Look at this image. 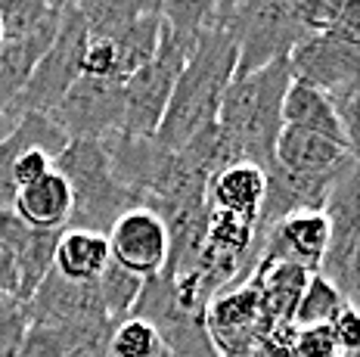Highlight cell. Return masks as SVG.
<instances>
[{"instance_id":"obj_29","label":"cell","mask_w":360,"mask_h":357,"mask_svg":"<svg viewBox=\"0 0 360 357\" xmlns=\"http://www.w3.org/2000/svg\"><path fill=\"white\" fill-rule=\"evenodd\" d=\"M50 10H53L50 0H0V25H4L6 41L34 28Z\"/></svg>"},{"instance_id":"obj_11","label":"cell","mask_w":360,"mask_h":357,"mask_svg":"<svg viewBox=\"0 0 360 357\" xmlns=\"http://www.w3.org/2000/svg\"><path fill=\"white\" fill-rule=\"evenodd\" d=\"M292 78L307 81L317 91L335 93L360 84V47L333 38L329 32H307L289 53Z\"/></svg>"},{"instance_id":"obj_37","label":"cell","mask_w":360,"mask_h":357,"mask_svg":"<svg viewBox=\"0 0 360 357\" xmlns=\"http://www.w3.org/2000/svg\"><path fill=\"white\" fill-rule=\"evenodd\" d=\"M19 115H22V112H16V109H13L10 103H6V106H0V140H4L13 128H16Z\"/></svg>"},{"instance_id":"obj_19","label":"cell","mask_w":360,"mask_h":357,"mask_svg":"<svg viewBox=\"0 0 360 357\" xmlns=\"http://www.w3.org/2000/svg\"><path fill=\"white\" fill-rule=\"evenodd\" d=\"M283 128H298V131H311L320 134V137L333 140V143L345 146V150H354L357 146L351 143V137L345 134L339 115H335L333 103L323 91H317L307 81L292 78L286 96H283Z\"/></svg>"},{"instance_id":"obj_36","label":"cell","mask_w":360,"mask_h":357,"mask_svg":"<svg viewBox=\"0 0 360 357\" xmlns=\"http://www.w3.org/2000/svg\"><path fill=\"white\" fill-rule=\"evenodd\" d=\"M0 301H16V267L4 249H0Z\"/></svg>"},{"instance_id":"obj_35","label":"cell","mask_w":360,"mask_h":357,"mask_svg":"<svg viewBox=\"0 0 360 357\" xmlns=\"http://www.w3.org/2000/svg\"><path fill=\"white\" fill-rule=\"evenodd\" d=\"M329 34H333V38H339V41H345V44H354V47H360V0H348V4L342 6L339 19L333 22Z\"/></svg>"},{"instance_id":"obj_12","label":"cell","mask_w":360,"mask_h":357,"mask_svg":"<svg viewBox=\"0 0 360 357\" xmlns=\"http://www.w3.org/2000/svg\"><path fill=\"white\" fill-rule=\"evenodd\" d=\"M351 165H354V162H351ZM348 168H342L339 174H323V177L292 174V171L276 165V162L270 168H264V199H261L258 218H255V240L264 242L267 230L276 227L283 218H289V214L323 212V202H326L329 190H333V183L339 181Z\"/></svg>"},{"instance_id":"obj_21","label":"cell","mask_w":360,"mask_h":357,"mask_svg":"<svg viewBox=\"0 0 360 357\" xmlns=\"http://www.w3.org/2000/svg\"><path fill=\"white\" fill-rule=\"evenodd\" d=\"M261 199H264V171L245 165V162L217 171L208 183V205L217 212H230L255 221Z\"/></svg>"},{"instance_id":"obj_24","label":"cell","mask_w":360,"mask_h":357,"mask_svg":"<svg viewBox=\"0 0 360 357\" xmlns=\"http://www.w3.org/2000/svg\"><path fill=\"white\" fill-rule=\"evenodd\" d=\"M72 6L84 19L90 41L112 38L146 13H159V0H72Z\"/></svg>"},{"instance_id":"obj_42","label":"cell","mask_w":360,"mask_h":357,"mask_svg":"<svg viewBox=\"0 0 360 357\" xmlns=\"http://www.w3.org/2000/svg\"><path fill=\"white\" fill-rule=\"evenodd\" d=\"M295 4H298V0H295Z\"/></svg>"},{"instance_id":"obj_17","label":"cell","mask_w":360,"mask_h":357,"mask_svg":"<svg viewBox=\"0 0 360 357\" xmlns=\"http://www.w3.org/2000/svg\"><path fill=\"white\" fill-rule=\"evenodd\" d=\"M311 273L298 264L289 261H258L252 273V283L258 289V308L264 330H276V326H292V314L295 304L302 299ZM264 332V336H267Z\"/></svg>"},{"instance_id":"obj_3","label":"cell","mask_w":360,"mask_h":357,"mask_svg":"<svg viewBox=\"0 0 360 357\" xmlns=\"http://www.w3.org/2000/svg\"><path fill=\"white\" fill-rule=\"evenodd\" d=\"M53 171L72 190V214L65 230H90L106 236L122 214L143 208L140 199L112 177L103 140H69L53 159Z\"/></svg>"},{"instance_id":"obj_4","label":"cell","mask_w":360,"mask_h":357,"mask_svg":"<svg viewBox=\"0 0 360 357\" xmlns=\"http://www.w3.org/2000/svg\"><path fill=\"white\" fill-rule=\"evenodd\" d=\"M217 25L227 28L236 44L233 75H249L276 59H289L295 44L307 34L295 0H249Z\"/></svg>"},{"instance_id":"obj_7","label":"cell","mask_w":360,"mask_h":357,"mask_svg":"<svg viewBox=\"0 0 360 357\" xmlns=\"http://www.w3.org/2000/svg\"><path fill=\"white\" fill-rule=\"evenodd\" d=\"M84 50H87L84 19L78 16V10H75L72 4H65L63 10H59V32H56L53 44H50V50L41 56V63L34 65L25 87H22L19 96L10 106L16 109V112H50L65 96V91L84 75V72H81Z\"/></svg>"},{"instance_id":"obj_33","label":"cell","mask_w":360,"mask_h":357,"mask_svg":"<svg viewBox=\"0 0 360 357\" xmlns=\"http://www.w3.org/2000/svg\"><path fill=\"white\" fill-rule=\"evenodd\" d=\"M329 332H333L335 345L339 351L348 357V354H357V345H360V317H357V308L345 304L339 311V317L329 323Z\"/></svg>"},{"instance_id":"obj_6","label":"cell","mask_w":360,"mask_h":357,"mask_svg":"<svg viewBox=\"0 0 360 357\" xmlns=\"http://www.w3.org/2000/svg\"><path fill=\"white\" fill-rule=\"evenodd\" d=\"M193 44L180 41L168 28H162L159 50L153 53V59L122 84V96H124L122 134H131V137H155L165 109H168L171 91L177 84V75L184 72L186 59H190Z\"/></svg>"},{"instance_id":"obj_28","label":"cell","mask_w":360,"mask_h":357,"mask_svg":"<svg viewBox=\"0 0 360 357\" xmlns=\"http://www.w3.org/2000/svg\"><path fill=\"white\" fill-rule=\"evenodd\" d=\"M106 357H171L159 332L140 317H124L112 326Z\"/></svg>"},{"instance_id":"obj_41","label":"cell","mask_w":360,"mask_h":357,"mask_svg":"<svg viewBox=\"0 0 360 357\" xmlns=\"http://www.w3.org/2000/svg\"><path fill=\"white\" fill-rule=\"evenodd\" d=\"M348 357H357V354H348Z\"/></svg>"},{"instance_id":"obj_16","label":"cell","mask_w":360,"mask_h":357,"mask_svg":"<svg viewBox=\"0 0 360 357\" xmlns=\"http://www.w3.org/2000/svg\"><path fill=\"white\" fill-rule=\"evenodd\" d=\"M274 162L280 168L292 171V174L323 177V174H339L342 168L357 162V152L345 150V146L320 137V134L283 128L274 146Z\"/></svg>"},{"instance_id":"obj_31","label":"cell","mask_w":360,"mask_h":357,"mask_svg":"<svg viewBox=\"0 0 360 357\" xmlns=\"http://www.w3.org/2000/svg\"><path fill=\"white\" fill-rule=\"evenodd\" d=\"M348 0H298V19L307 32H329Z\"/></svg>"},{"instance_id":"obj_8","label":"cell","mask_w":360,"mask_h":357,"mask_svg":"<svg viewBox=\"0 0 360 357\" xmlns=\"http://www.w3.org/2000/svg\"><path fill=\"white\" fill-rule=\"evenodd\" d=\"M131 317L146 320L159 332L162 345L168 348L171 357H217L212 339L205 332V314L186 308L165 273L143 280V289L134 301Z\"/></svg>"},{"instance_id":"obj_38","label":"cell","mask_w":360,"mask_h":357,"mask_svg":"<svg viewBox=\"0 0 360 357\" xmlns=\"http://www.w3.org/2000/svg\"><path fill=\"white\" fill-rule=\"evenodd\" d=\"M243 4H249V0H217V22L227 19L233 10H239Z\"/></svg>"},{"instance_id":"obj_9","label":"cell","mask_w":360,"mask_h":357,"mask_svg":"<svg viewBox=\"0 0 360 357\" xmlns=\"http://www.w3.org/2000/svg\"><path fill=\"white\" fill-rule=\"evenodd\" d=\"M47 115L59 124V131L69 140H106L122 131V84L81 75Z\"/></svg>"},{"instance_id":"obj_14","label":"cell","mask_w":360,"mask_h":357,"mask_svg":"<svg viewBox=\"0 0 360 357\" xmlns=\"http://www.w3.org/2000/svg\"><path fill=\"white\" fill-rule=\"evenodd\" d=\"M28 323L59 326V323H84V320H109L103 314L96 283H75L50 271L34 295L25 301ZM115 326V323H112Z\"/></svg>"},{"instance_id":"obj_20","label":"cell","mask_w":360,"mask_h":357,"mask_svg":"<svg viewBox=\"0 0 360 357\" xmlns=\"http://www.w3.org/2000/svg\"><path fill=\"white\" fill-rule=\"evenodd\" d=\"M13 212L34 230H65L72 214V190L63 174L50 171L47 177L34 181L32 187L16 190Z\"/></svg>"},{"instance_id":"obj_15","label":"cell","mask_w":360,"mask_h":357,"mask_svg":"<svg viewBox=\"0 0 360 357\" xmlns=\"http://www.w3.org/2000/svg\"><path fill=\"white\" fill-rule=\"evenodd\" d=\"M326 240H329V221L323 212L289 214L276 227L267 230L258 261H289L304 267L307 273H317Z\"/></svg>"},{"instance_id":"obj_26","label":"cell","mask_w":360,"mask_h":357,"mask_svg":"<svg viewBox=\"0 0 360 357\" xmlns=\"http://www.w3.org/2000/svg\"><path fill=\"white\" fill-rule=\"evenodd\" d=\"M94 283H96V295H100V304H103V314L109 317V323H118V320L131 317L134 301H137L140 289H143V277L124 271L122 264L109 261L106 271Z\"/></svg>"},{"instance_id":"obj_23","label":"cell","mask_w":360,"mask_h":357,"mask_svg":"<svg viewBox=\"0 0 360 357\" xmlns=\"http://www.w3.org/2000/svg\"><path fill=\"white\" fill-rule=\"evenodd\" d=\"M112 261L109 242L103 233H90V230H63L56 242L53 271L65 280L75 283H94L106 271Z\"/></svg>"},{"instance_id":"obj_30","label":"cell","mask_w":360,"mask_h":357,"mask_svg":"<svg viewBox=\"0 0 360 357\" xmlns=\"http://www.w3.org/2000/svg\"><path fill=\"white\" fill-rule=\"evenodd\" d=\"M25 332H28L25 304L0 301V357H19Z\"/></svg>"},{"instance_id":"obj_13","label":"cell","mask_w":360,"mask_h":357,"mask_svg":"<svg viewBox=\"0 0 360 357\" xmlns=\"http://www.w3.org/2000/svg\"><path fill=\"white\" fill-rule=\"evenodd\" d=\"M106 242L112 261L143 280L162 273L168 261V230L159 214H153L149 208H134L122 214L106 233Z\"/></svg>"},{"instance_id":"obj_32","label":"cell","mask_w":360,"mask_h":357,"mask_svg":"<svg viewBox=\"0 0 360 357\" xmlns=\"http://www.w3.org/2000/svg\"><path fill=\"white\" fill-rule=\"evenodd\" d=\"M50 171H53V155H47L44 150H28L13 162V183H16V190L32 187L34 181L47 177Z\"/></svg>"},{"instance_id":"obj_1","label":"cell","mask_w":360,"mask_h":357,"mask_svg":"<svg viewBox=\"0 0 360 357\" xmlns=\"http://www.w3.org/2000/svg\"><path fill=\"white\" fill-rule=\"evenodd\" d=\"M236 72V44L224 25L205 28L196 38L186 59L184 72L177 75V84L171 91L168 109L162 115V124L155 131V140L165 150L177 152L186 146L199 131L212 128L217 122L224 91L233 81Z\"/></svg>"},{"instance_id":"obj_22","label":"cell","mask_w":360,"mask_h":357,"mask_svg":"<svg viewBox=\"0 0 360 357\" xmlns=\"http://www.w3.org/2000/svg\"><path fill=\"white\" fill-rule=\"evenodd\" d=\"M162 28H165V22L159 13H146V16L131 22L127 28H122L118 34L103 38L112 50V78H115V84H124L134 72L143 69L149 59H153V53L159 50Z\"/></svg>"},{"instance_id":"obj_34","label":"cell","mask_w":360,"mask_h":357,"mask_svg":"<svg viewBox=\"0 0 360 357\" xmlns=\"http://www.w3.org/2000/svg\"><path fill=\"white\" fill-rule=\"evenodd\" d=\"M32 230L34 227H28L13 208H0V249H4L10 258H16L22 252V245L28 242Z\"/></svg>"},{"instance_id":"obj_10","label":"cell","mask_w":360,"mask_h":357,"mask_svg":"<svg viewBox=\"0 0 360 357\" xmlns=\"http://www.w3.org/2000/svg\"><path fill=\"white\" fill-rule=\"evenodd\" d=\"M205 332L217 357H249L255 351L267 330L252 280L236 289H224L205 304Z\"/></svg>"},{"instance_id":"obj_27","label":"cell","mask_w":360,"mask_h":357,"mask_svg":"<svg viewBox=\"0 0 360 357\" xmlns=\"http://www.w3.org/2000/svg\"><path fill=\"white\" fill-rule=\"evenodd\" d=\"M159 16L174 38L193 44L217 22V0H159Z\"/></svg>"},{"instance_id":"obj_39","label":"cell","mask_w":360,"mask_h":357,"mask_svg":"<svg viewBox=\"0 0 360 357\" xmlns=\"http://www.w3.org/2000/svg\"><path fill=\"white\" fill-rule=\"evenodd\" d=\"M65 4H72V0H50V6H53V10H63Z\"/></svg>"},{"instance_id":"obj_40","label":"cell","mask_w":360,"mask_h":357,"mask_svg":"<svg viewBox=\"0 0 360 357\" xmlns=\"http://www.w3.org/2000/svg\"><path fill=\"white\" fill-rule=\"evenodd\" d=\"M4 41H6V34H4V25H0V47H4Z\"/></svg>"},{"instance_id":"obj_5","label":"cell","mask_w":360,"mask_h":357,"mask_svg":"<svg viewBox=\"0 0 360 357\" xmlns=\"http://www.w3.org/2000/svg\"><path fill=\"white\" fill-rule=\"evenodd\" d=\"M323 214L329 221V240L317 273L333 283L335 292L357 308L360 295V181L357 162L333 183Z\"/></svg>"},{"instance_id":"obj_18","label":"cell","mask_w":360,"mask_h":357,"mask_svg":"<svg viewBox=\"0 0 360 357\" xmlns=\"http://www.w3.org/2000/svg\"><path fill=\"white\" fill-rule=\"evenodd\" d=\"M56 32H59V10H50L25 34L4 41V47H0V106H6V103H13L19 96L28 75L34 72V65L50 50Z\"/></svg>"},{"instance_id":"obj_25","label":"cell","mask_w":360,"mask_h":357,"mask_svg":"<svg viewBox=\"0 0 360 357\" xmlns=\"http://www.w3.org/2000/svg\"><path fill=\"white\" fill-rule=\"evenodd\" d=\"M345 304L348 301L335 292L333 283H326L320 273H311L302 299H298V304H295L292 326H295V330H317V326H329L335 317H339V311L345 308ZM351 308H354V304H351Z\"/></svg>"},{"instance_id":"obj_2","label":"cell","mask_w":360,"mask_h":357,"mask_svg":"<svg viewBox=\"0 0 360 357\" xmlns=\"http://www.w3.org/2000/svg\"><path fill=\"white\" fill-rule=\"evenodd\" d=\"M292 84L289 59H276L249 75H233L217 109V131L236 162L255 168L274 165V146L283 131V96Z\"/></svg>"}]
</instances>
